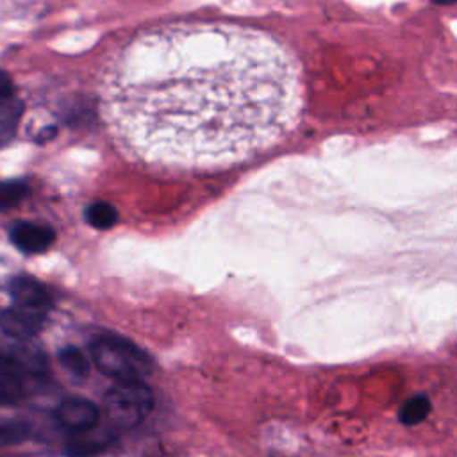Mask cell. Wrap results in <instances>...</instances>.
<instances>
[{
	"instance_id": "4",
	"label": "cell",
	"mask_w": 457,
	"mask_h": 457,
	"mask_svg": "<svg viewBox=\"0 0 457 457\" xmlns=\"http://www.w3.org/2000/svg\"><path fill=\"white\" fill-rule=\"evenodd\" d=\"M55 418L61 427L71 434H80L96 427L100 411L98 407L84 398H66L55 409Z\"/></svg>"
},
{
	"instance_id": "3",
	"label": "cell",
	"mask_w": 457,
	"mask_h": 457,
	"mask_svg": "<svg viewBox=\"0 0 457 457\" xmlns=\"http://www.w3.org/2000/svg\"><path fill=\"white\" fill-rule=\"evenodd\" d=\"M104 407L114 427L134 428L152 411L154 396L143 382H121L105 393Z\"/></svg>"
},
{
	"instance_id": "15",
	"label": "cell",
	"mask_w": 457,
	"mask_h": 457,
	"mask_svg": "<svg viewBox=\"0 0 457 457\" xmlns=\"http://www.w3.org/2000/svg\"><path fill=\"white\" fill-rule=\"evenodd\" d=\"M29 195L27 184L20 180H9L0 184V211H9L20 205Z\"/></svg>"
},
{
	"instance_id": "5",
	"label": "cell",
	"mask_w": 457,
	"mask_h": 457,
	"mask_svg": "<svg viewBox=\"0 0 457 457\" xmlns=\"http://www.w3.org/2000/svg\"><path fill=\"white\" fill-rule=\"evenodd\" d=\"M9 293L12 298V307L43 318L46 316V311L50 309V296L39 282L29 277H16L9 284Z\"/></svg>"
},
{
	"instance_id": "13",
	"label": "cell",
	"mask_w": 457,
	"mask_h": 457,
	"mask_svg": "<svg viewBox=\"0 0 457 457\" xmlns=\"http://www.w3.org/2000/svg\"><path fill=\"white\" fill-rule=\"evenodd\" d=\"M30 436V425L21 420H0V446H11Z\"/></svg>"
},
{
	"instance_id": "7",
	"label": "cell",
	"mask_w": 457,
	"mask_h": 457,
	"mask_svg": "<svg viewBox=\"0 0 457 457\" xmlns=\"http://www.w3.org/2000/svg\"><path fill=\"white\" fill-rule=\"evenodd\" d=\"M55 234L52 228L30 221H20L11 230V241L25 253H41L52 246Z\"/></svg>"
},
{
	"instance_id": "16",
	"label": "cell",
	"mask_w": 457,
	"mask_h": 457,
	"mask_svg": "<svg viewBox=\"0 0 457 457\" xmlns=\"http://www.w3.org/2000/svg\"><path fill=\"white\" fill-rule=\"evenodd\" d=\"M12 95H14V87H12V82H11L9 75L0 71V98L12 96Z\"/></svg>"
},
{
	"instance_id": "11",
	"label": "cell",
	"mask_w": 457,
	"mask_h": 457,
	"mask_svg": "<svg viewBox=\"0 0 457 457\" xmlns=\"http://www.w3.org/2000/svg\"><path fill=\"white\" fill-rule=\"evenodd\" d=\"M428 412H430V400L425 395H418V396L409 398L402 405V409L398 412V420L403 425L411 427V425H418L420 421H423Z\"/></svg>"
},
{
	"instance_id": "1",
	"label": "cell",
	"mask_w": 457,
	"mask_h": 457,
	"mask_svg": "<svg viewBox=\"0 0 457 457\" xmlns=\"http://www.w3.org/2000/svg\"><path fill=\"white\" fill-rule=\"evenodd\" d=\"M102 107L132 159L164 170H212L287 136L303 109V82L293 52L264 30L177 21L121 46L104 79Z\"/></svg>"
},
{
	"instance_id": "14",
	"label": "cell",
	"mask_w": 457,
	"mask_h": 457,
	"mask_svg": "<svg viewBox=\"0 0 457 457\" xmlns=\"http://www.w3.org/2000/svg\"><path fill=\"white\" fill-rule=\"evenodd\" d=\"M59 361L61 364L73 375V377H79V378H84L87 377L89 373V364H87V359L84 357V353L75 348V346H66L59 352Z\"/></svg>"
},
{
	"instance_id": "10",
	"label": "cell",
	"mask_w": 457,
	"mask_h": 457,
	"mask_svg": "<svg viewBox=\"0 0 457 457\" xmlns=\"http://www.w3.org/2000/svg\"><path fill=\"white\" fill-rule=\"evenodd\" d=\"M21 112L23 104L14 95L0 98V148L14 137Z\"/></svg>"
},
{
	"instance_id": "12",
	"label": "cell",
	"mask_w": 457,
	"mask_h": 457,
	"mask_svg": "<svg viewBox=\"0 0 457 457\" xmlns=\"http://www.w3.org/2000/svg\"><path fill=\"white\" fill-rule=\"evenodd\" d=\"M86 220H87V223H89L91 227L100 228V230H107V228H111V227L116 223L118 212H116V209H114L111 204H107V202H95V204H91V205L87 207V211H86Z\"/></svg>"
},
{
	"instance_id": "17",
	"label": "cell",
	"mask_w": 457,
	"mask_h": 457,
	"mask_svg": "<svg viewBox=\"0 0 457 457\" xmlns=\"http://www.w3.org/2000/svg\"><path fill=\"white\" fill-rule=\"evenodd\" d=\"M54 136V127H46V129H43L39 134H37V141H46V139H50Z\"/></svg>"
},
{
	"instance_id": "2",
	"label": "cell",
	"mask_w": 457,
	"mask_h": 457,
	"mask_svg": "<svg viewBox=\"0 0 457 457\" xmlns=\"http://www.w3.org/2000/svg\"><path fill=\"white\" fill-rule=\"evenodd\" d=\"M89 352L95 366L105 377L114 378L116 384L143 382V377L154 366L152 359L141 348L112 334L96 336L89 345Z\"/></svg>"
},
{
	"instance_id": "9",
	"label": "cell",
	"mask_w": 457,
	"mask_h": 457,
	"mask_svg": "<svg viewBox=\"0 0 457 457\" xmlns=\"http://www.w3.org/2000/svg\"><path fill=\"white\" fill-rule=\"evenodd\" d=\"M45 318L11 307L5 309L0 314V325L4 327V330H7L9 334L16 336V337H29L32 334H36L39 330V327L43 325Z\"/></svg>"
},
{
	"instance_id": "8",
	"label": "cell",
	"mask_w": 457,
	"mask_h": 457,
	"mask_svg": "<svg viewBox=\"0 0 457 457\" xmlns=\"http://www.w3.org/2000/svg\"><path fill=\"white\" fill-rule=\"evenodd\" d=\"M114 441V432L109 428H91L80 434H73L66 445L70 457H93L107 450Z\"/></svg>"
},
{
	"instance_id": "6",
	"label": "cell",
	"mask_w": 457,
	"mask_h": 457,
	"mask_svg": "<svg viewBox=\"0 0 457 457\" xmlns=\"http://www.w3.org/2000/svg\"><path fill=\"white\" fill-rule=\"evenodd\" d=\"M25 366L11 357L0 353V405L16 403L25 395L27 386Z\"/></svg>"
}]
</instances>
